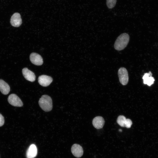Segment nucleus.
Masks as SVG:
<instances>
[{"mask_svg": "<svg viewBox=\"0 0 158 158\" xmlns=\"http://www.w3.org/2000/svg\"><path fill=\"white\" fill-rule=\"evenodd\" d=\"M53 79L49 76L42 75L38 78V82L39 84L43 87H47L52 82Z\"/></svg>", "mask_w": 158, "mask_h": 158, "instance_id": "nucleus-6", "label": "nucleus"}, {"mask_svg": "<svg viewBox=\"0 0 158 158\" xmlns=\"http://www.w3.org/2000/svg\"><path fill=\"white\" fill-rule=\"evenodd\" d=\"M129 40V36L128 34L126 33L121 34L117 37L115 42V49L118 51L123 50L127 46Z\"/></svg>", "mask_w": 158, "mask_h": 158, "instance_id": "nucleus-1", "label": "nucleus"}, {"mask_svg": "<svg viewBox=\"0 0 158 158\" xmlns=\"http://www.w3.org/2000/svg\"><path fill=\"white\" fill-rule=\"evenodd\" d=\"M71 151L73 155L77 158L81 157L83 153L82 147L79 145L77 144H74L72 146Z\"/></svg>", "mask_w": 158, "mask_h": 158, "instance_id": "nucleus-8", "label": "nucleus"}, {"mask_svg": "<svg viewBox=\"0 0 158 158\" xmlns=\"http://www.w3.org/2000/svg\"><path fill=\"white\" fill-rule=\"evenodd\" d=\"M119 131L121 132V131H122V130L121 129H119Z\"/></svg>", "mask_w": 158, "mask_h": 158, "instance_id": "nucleus-17", "label": "nucleus"}, {"mask_svg": "<svg viewBox=\"0 0 158 158\" xmlns=\"http://www.w3.org/2000/svg\"><path fill=\"white\" fill-rule=\"evenodd\" d=\"M37 148L34 144L30 145L26 153L27 158H34L37 156Z\"/></svg>", "mask_w": 158, "mask_h": 158, "instance_id": "nucleus-11", "label": "nucleus"}, {"mask_svg": "<svg viewBox=\"0 0 158 158\" xmlns=\"http://www.w3.org/2000/svg\"><path fill=\"white\" fill-rule=\"evenodd\" d=\"M104 122V119L102 117L97 116L94 118L92 123L95 128L97 129H100L103 127Z\"/></svg>", "mask_w": 158, "mask_h": 158, "instance_id": "nucleus-12", "label": "nucleus"}, {"mask_svg": "<svg viewBox=\"0 0 158 158\" xmlns=\"http://www.w3.org/2000/svg\"><path fill=\"white\" fill-rule=\"evenodd\" d=\"M143 80V83L147 84L149 86H150L153 84L154 79L152 76V73L150 71L149 73H146L144 74L142 77Z\"/></svg>", "mask_w": 158, "mask_h": 158, "instance_id": "nucleus-13", "label": "nucleus"}, {"mask_svg": "<svg viewBox=\"0 0 158 158\" xmlns=\"http://www.w3.org/2000/svg\"><path fill=\"white\" fill-rule=\"evenodd\" d=\"M118 75L120 83L123 85H126L128 81V75L127 69L124 67H121L118 71Z\"/></svg>", "mask_w": 158, "mask_h": 158, "instance_id": "nucleus-3", "label": "nucleus"}, {"mask_svg": "<svg viewBox=\"0 0 158 158\" xmlns=\"http://www.w3.org/2000/svg\"><path fill=\"white\" fill-rule=\"evenodd\" d=\"M0 91L4 95L8 94L10 91L9 85L4 80L0 79Z\"/></svg>", "mask_w": 158, "mask_h": 158, "instance_id": "nucleus-14", "label": "nucleus"}, {"mask_svg": "<svg viewBox=\"0 0 158 158\" xmlns=\"http://www.w3.org/2000/svg\"><path fill=\"white\" fill-rule=\"evenodd\" d=\"M4 119L3 116L0 114V127L2 126L4 124Z\"/></svg>", "mask_w": 158, "mask_h": 158, "instance_id": "nucleus-16", "label": "nucleus"}, {"mask_svg": "<svg viewBox=\"0 0 158 158\" xmlns=\"http://www.w3.org/2000/svg\"><path fill=\"white\" fill-rule=\"evenodd\" d=\"M117 0H107V5L109 8H113L116 4Z\"/></svg>", "mask_w": 158, "mask_h": 158, "instance_id": "nucleus-15", "label": "nucleus"}, {"mask_svg": "<svg viewBox=\"0 0 158 158\" xmlns=\"http://www.w3.org/2000/svg\"><path fill=\"white\" fill-rule=\"evenodd\" d=\"M30 60L33 64L40 66L43 63V59L42 56L38 54L32 53L30 55Z\"/></svg>", "mask_w": 158, "mask_h": 158, "instance_id": "nucleus-9", "label": "nucleus"}, {"mask_svg": "<svg viewBox=\"0 0 158 158\" xmlns=\"http://www.w3.org/2000/svg\"><path fill=\"white\" fill-rule=\"evenodd\" d=\"M22 72L24 77L28 80L31 82L35 81L36 77L34 73L27 68H23L22 69Z\"/></svg>", "mask_w": 158, "mask_h": 158, "instance_id": "nucleus-10", "label": "nucleus"}, {"mask_svg": "<svg viewBox=\"0 0 158 158\" xmlns=\"http://www.w3.org/2000/svg\"><path fill=\"white\" fill-rule=\"evenodd\" d=\"M8 101L10 104L15 107H21L23 105L20 99L15 94L10 95L8 98Z\"/></svg>", "mask_w": 158, "mask_h": 158, "instance_id": "nucleus-4", "label": "nucleus"}, {"mask_svg": "<svg viewBox=\"0 0 158 158\" xmlns=\"http://www.w3.org/2000/svg\"><path fill=\"white\" fill-rule=\"evenodd\" d=\"M39 104L41 109L46 112L50 111L52 108L51 99L47 95H44L41 97L39 101Z\"/></svg>", "mask_w": 158, "mask_h": 158, "instance_id": "nucleus-2", "label": "nucleus"}, {"mask_svg": "<svg viewBox=\"0 0 158 158\" xmlns=\"http://www.w3.org/2000/svg\"><path fill=\"white\" fill-rule=\"evenodd\" d=\"M10 23L14 27H18L22 24V20L20 14L18 13H14L11 17Z\"/></svg>", "mask_w": 158, "mask_h": 158, "instance_id": "nucleus-7", "label": "nucleus"}, {"mask_svg": "<svg viewBox=\"0 0 158 158\" xmlns=\"http://www.w3.org/2000/svg\"><path fill=\"white\" fill-rule=\"evenodd\" d=\"M117 122L120 126L127 128H130L132 124V122L130 119H126L123 115H120L118 117Z\"/></svg>", "mask_w": 158, "mask_h": 158, "instance_id": "nucleus-5", "label": "nucleus"}]
</instances>
